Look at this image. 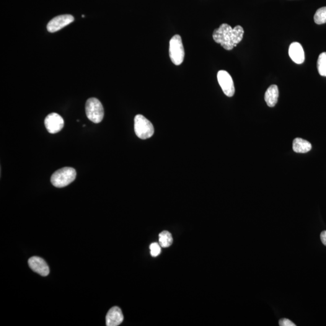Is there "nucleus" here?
<instances>
[{"instance_id":"1a4fd4ad","label":"nucleus","mask_w":326,"mask_h":326,"mask_svg":"<svg viewBox=\"0 0 326 326\" xmlns=\"http://www.w3.org/2000/svg\"><path fill=\"white\" fill-rule=\"evenodd\" d=\"M28 265L32 270L40 274L42 276H48L50 273V269H49L47 264L43 258L37 256H34L29 258L28 261Z\"/></svg>"},{"instance_id":"f03ea898","label":"nucleus","mask_w":326,"mask_h":326,"mask_svg":"<svg viewBox=\"0 0 326 326\" xmlns=\"http://www.w3.org/2000/svg\"><path fill=\"white\" fill-rule=\"evenodd\" d=\"M76 170L66 167L57 170L51 177V183L54 187L63 188L70 185L76 179Z\"/></svg>"},{"instance_id":"f257e3e1","label":"nucleus","mask_w":326,"mask_h":326,"mask_svg":"<svg viewBox=\"0 0 326 326\" xmlns=\"http://www.w3.org/2000/svg\"><path fill=\"white\" fill-rule=\"evenodd\" d=\"M244 34V28L240 25L232 28L229 24H222L214 30L213 38L226 50H232L241 42Z\"/></svg>"},{"instance_id":"20e7f679","label":"nucleus","mask_w":326,"mask_h":326,"mask_svg":"<svg viewBox=\"0 0 326 326\" xmlns=\"http://www.w3.org/2000/svg\"><path fill=\"white\" fill-rule=\"evenodd\" d=\"M85 111L88 118L94 123H99L104 117V109L102 103L96 98L88 99L85 105Z\"/></svg>"},{"instance_id":"423d86ee","label":"nucleus","mask_w":326,"mask_h":326,"mask_svg":"<svg viewBox=\"0 0 326 326\" xmlns=\"http://www.w3.org/2000/svg\"><path fill=\"white\" fill-rule=\"evenodd\" d=\"M217 77L224 94L228 97L233 96L235 93L234 82L229 72L225 70H220L217 72Z\"/></svg>"},{"instance_id":"9d476101","label":"nucleus","mask_w":326,"mask_h":326,"mask_svg":"<svg viewBox=\"0 0 326 326\" xmlns=\"http://www.w3.org/2000/svg\"><path fill=\"white\" fill-rule=\"evenodd\" d=\"M124 317L120 308L113 307L109 310L106 316V325L107 326H117L123 322Z\"/></svg>"},{"instance_id":"9b49d317","label":"nucleus","mask_w":326,"mask_h":326,"mask_svg":"<svg viewBox=\"0 0 326 326\" xmlns=\"http://www.w3.org/2000/svg\"><path fill=\"white\" fill-rule=\"evenodd\" d=\"M289 55L292 60L297 64H302L305 60L304 51L299 43H292L289 48Z\"/></svg>"},{"instance_id":"7ed1b4c3","label":"nucleus","mask_w":326,"mask_h":326,"mask_svg":"<svg viewBox=\"0 0 326 326\" xmlns=\"http://www.w3.org/2000/svg\"><path fill=\"white\" fill-rule=\"evenodd\" d=\"M134 131L137 136L143 140L151 138L154 134L153 125L141 115H137L134 118Z\"/></svg>"},{"instance_id":"39448f33","label":"nucleus","mask_w":326,"mask_h":326,"mask_svg":"<svg viewBox=\"0 0 326 326\" xmlns=\"http://www.w3.org/2000/svg\"><path fill=\"white\" fill-rule=\"evenodd\" d=\"M169 56L170 59L176 66H180L183 63L185 52L182 39L179 35L173 36L170 41Z\"/></svg>"},{"instance_id":"ddd939ff","label":"nucleus","mask_w":326,"mask_h":326,"mask_svg":"<svg viewBox=\"0 0 326 326\" xmlns=\"http://www.w3.org/2000/svg\"><path fill=\"white\" fill-rule=\"evenodd\" d=\"M293 150L296 153L304 154L309 152L312 149V145L309 141L301 138H296L294 140Z\"/></svg>"},{"instance_id":"f3484780","label":"nucleus","mask_w":326,"mask_h":326,"mask_svg":"<svg viewBox=\"0 0 326 326\" xmlns=\"http://www.w3.org/2000/svg\"><path fill=\"white\" fill-rule=\"evenodd\" d=\"M150 250H151V255L152 257H157L161 253V247L157 242L152 243L150 246Z\"/></svg>"},{"instance_id":"6e6552de","label":"nucleus","mask_w":326,"mask_h":326,"mask_svg":"<svg viewBox=\"0 0 326 326\" xmlns=\"http://www.w3.org/2000/svg\"><path fill=\"white\" fill-rule=\"evenodd\" d=\"M74 20V17L71 15H59L49 22L47 28L50 33L58 32V30L71 24Z\"/></svg>"},{"instance_id":"0eeeda50","label":"nucleus","mask_w":326,"mask_h":326,"mask_svg":"<svg viewBox=\"0 0 326 326\" xmlns=\"http://www.w3.org/2000/svg\"><path fill=\"white\" fill-rule=\"evenodd\" d=\"M45 126L49 133L56 134L64 128L63 117L57 113H51L47 116L45 121Z\"/></svg>"},{"instance_id":"2eb2a0df","label":"nucleus","mask_w":326,"mask_h":326,"mask_svg":"<svg viewBox=\"0 0 326 326\" xmlns=\"http://www.w3.org/2000/svg\"><path fill=\"white\" fill-rule=\"evenodd\" d=\"M317 69L321 76L326 77V52L320 54L318 57Z\"/></svg>"},{"instance_id":"6ab92c4d","label":"nucleus","mask_w":326,"mask_h":326,"mask_svg":"<svg viewBox=\"0 0 326 326\" xmlns=\"http://www.w3.org/2000/svg\"><path fill=\"white\" fill-rule=\"evenodd\" d=\"M320 239L321 240H322L323 244L325 245L326 247V231H323L321 233Z\"/></svg>"},{"instance_id":"a211bd4d","label":"nucleus","mask_w":326,"mask_h":326,"mask_svg":"<svg viewBox=\"0 0 326 326\" xmlns=\"http://www.w3.org/2000/svg\"><path fill=\"white\" fill-rule=\"evenodd\" d=\"M279 326H296V325L294 324L293 322H292L291 320L287 319V318H282V319L279 321Z\"/></svg>"},{"instance_id":"4468645a","label":"nucleus","mask_w":326,"mask_h":326,"mask_svg":"<svg viewBox=\"0 0 326 326\" xmlns=\"http://www.w3.org/2000/svg\"><path fill=\"white\" fill-rule=\"evenodd\" d=\"M160 245L163 248L169 247L173 243V237L171 233L167 231L162 232L159 234Z\"/></svg>"},{"instance_id":"f8f14e48","label":"nucleus","mask_w":326,"mask_h":326,"mask_svg":"<svg viewBox=\"0 0 326 326\" xmlns=\"http://www.w3.org/2000/svg\"><path fill=\"white\" fill-rule=\"evenodd\" d=\"M279 95L278 87L276 85H271L265 94V100L268 107H275L278 102Z\"/></svg>"},{"instance_id":"dca6fc26","label":"nucleus","mask_w":326,"mask_h":326,"mask_svg":"<svg viewBox=\"0 0 326 326\" xmlns=\"http://www.w3.org/2000/svg\"><path fill=\"white\" fill-rule=\"evenodd\" d=\"M314 21L316 24L319 25L326 23V6L317 10L314 15Z\"/></svg>"}]
</instances>
